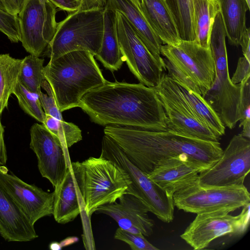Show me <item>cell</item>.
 I'll return each mask as SVG.
<instances>
[{
  "label": "cell",
  "mask_w": 250,
  "mask_h": 250,
  "mask_svg": "<svg viewBox=\"0 0 250 250\" xmlns=\"http://www.w3.org/2000/svg\"><path fill=\"white\" fill-rule=\"evenodd\" d=\"M79 107L95 124L161 131L167 117L154 87L142 83L110 82L86 93Z\"/></svg>",
  "instance_id": "6da1fadb"
},
{
  "label": "cell",
  "mask_w": 250,
  "mask_h": 250,
  "mask_svg": "<svg viewBox=\"0 0 250 250\" xmlns=\"http://www.w3.org/2000/svg\"><path fill=\"white\" fill-rule=\"evenodd\" d=\"M104 131L128 160L147 175L160 160L181 154H186L211 167L221 158L223 151L219 141L202 140L167 129L153 131L107 125Z\"/></svg>",
  "instance_id": "7a4b0ae2"
},
{
  "label": "cell",
  "mask_w": 250,
  "mask_h": 250,
  "mask_svg": "<svg viewBox=\"0 0 250 250\" xmlns=\"http://www.w3.org/2000/svg\"><path fill=\"white\" fill-rule=\"evenodd\" d=\"M94 56L86 51H72L50 60L44 67V79L61 112L79 107L86 93L107 81Z\"/></svg>",
  "instance_id": "3957f363"
},
{
  "label": "cell",
  "mask_w": 250,
  "mask_h": 250,
  "mask_svg": "<svg viewBox=\"0 0 250 250\" xmlns=\"http://www.w3.org/2000/svg\"><path fill=\"white\" fill-rule=\"evenodd\" d=\"M84 210L90 216L100 206L114 203L126 193L131 181L114 162L100 155L71 162Z\"/></svg>",
  "instance_id": "277c9868"
},
{
  "label": "cell",
  "mask_w": 250,
  "mask_h": 250,
  "mask_svg": "<svg viewBox=\"0 0 250 250\" xmlns=\"http://www.w3.org/2000/svg\"><path fill=\"white\" fill-rule=\"evenodd\" d=\"M226 37L219 12L212 25L209 41L215 63V77L211 87L202 97L224 126L232 129L241 119V84L233 83L229 76Z\"/></svg>",
  "instance_id": "5b68a950"
},
{
  "label": "cell",
  "mask_w": 250,
  "mask_h": 250,
  "mask_svg": "<svg viewBox=\"0 0 250 250\" xmlns=\"http://www.w3.org/2000/svg\"><path fill=\"white\" fill-rule=\"evenodd\" d=\"M104 23V8L69 13L58 23L44 55L53 60L70 52L83 50L96 56L101 47Z\"/></svg>",
  "instance_id": "8992f818"
},
{
  "label": "cell",
  "mask_w": 250,
  "mask_h": 250,
  "mask_svg": "<svg viewBox=\"0 0 250 250\" xmlns=\"http://www.w3.org/2000/svg\"><path fill=\"white\" fill-rule=\"evenodd\" d=\"M101 155L114 162L127 173L131 183L126 193L138 198L149 212L162 221L168 223L173 221L174 210L173 197L134 165L117 143L105 134L102 139Z\"/></svg>",
  "instance_id": "52a82bcc"
},
{
  "label": "cell",
  "mask_w": 250,
  "mask_h": 250,
  "mask_svg": "<svg viewBox=\"0 0 250 250\" xmlns=\"http://www.w3.org/2000/svg\"><path fill=\"white\" fill-rule=\"evenodd\" d=\"M197 181L174 193V207L196 214L216 211L230 213L250 203V193L244 184L202 186Z\"/></svg>",
  "instance_id": "ba28073f"
},
{
  "label": "cell",
  "mask_w": 250,
  "mask_h": 250,
  "mask_svg": "<svg viewBox=\"0 0 250 250\" xmlns=\"http://www.w3.org/2000/svg\"><path fill=\"white\" fill-rule=\"evenodd\" d=\"M154 88L165 112L167 129L202 140L219 141L220 137L194 114L176 81L163 73L159 83Z\"/></svg>",
  "instance_id": "9c48e42d"
},
{
  "label": "cell",
  "mask_w": 250,
  "mask_h": 250,
  "mask_svg": "<svg viewBox=\"0 0 250 250\" xmlns=\"http://www.w3.org/2000/svg\"><path fill=\"white\" fill-rule=\"evenodd\" d=\"M250 203L237 216L223 211L197 214L180 237L194 250H199L221 236L242 235L249 225Z\"/></svg>",
  "instance_id": "30bf717a"
},
{
  "label": "cell",
  "mask_w": 250,
  "mask_h": 250,
  "mask_svg": "<svg viewBox=\"0 0 250 250\" xmlns=\"http://www.w3.org/2000/svg\"><path fill=\"white\" fill-rule=\"evenodd\" d=\"M116 14L119 44L124 61L140 83L154 87L166 70L164 65L150 53L125 16L118 11Z\"/></svg>",
  "instance_id": "8fae6325"
},
{
  "label": "cell",
  "mask_w": 250,
  "mask_h": 250,
  "mask_svg": "<svg viewBox=\"0 0 250 250\" xmlns=\"http://www.w3.org/2000/svg\"><path fill=\"white\" fill-rule=\"evenodd\" d=\"M56 13L57 7L49 0H28L18 16L21 42L30 54L41 56L53 39Z\"/></svg>",
  "instance_id": "7c38bea8"
},
{
  "label": "cell",
  "mask_w": 250,
  "mask_h": 250,
  "mask_svg": "<svg viewBox=\"0 0 250 250\" xmlns=\"http://www.w3.org/2000/svg\"><path fill=\"white\" fill-rule=\"evenodd\" d=\"M250 170V139L234 135L213 166L201 172L198 183L202 186L243 185Z\"/></svg>",
  "instance_id": "4fadbf2b"
},
{
  "label": "cell",
  "mask_w": 250,
  "mask_h": 250,
  "mask_svg": "<svg viewBox=\"0 0 250 250\" xmlns=\"http://www.w3.org/2000/svg\"><path fill=\"white\" fill-rule=\"evenodd\" d=\"M160 53L198 86L201 96L212 85L215 72L210 48L202 47L195 41L181 40L176 45H162Z\"/></svg>",
  "instance_id": "5bb4252c"
},
{
  "label": "cell",
  "mask_w": 250,
  "mask_h": 250,
  "mask_svg": "<svg viewBox=\"0 0 250 250\" xmlns=\"http://www.w3.org/2000/svg\"><path fill=\"white\" fill-rule=\"evenodd\" d=\"M30 148L38 159L42 176L54 188L62 182L70 165L68 149L43 124H34L30 129Z\"/></svg>",
  "instance_id": "9a60e30c"
},
{
  "label": "cell",
  "mask_w": 250,
  "mask_h": 250,
  "mask_svg": "<svg viewBox=\"0 0 250 250\" xmlns=\"http://www.w3.org/2000/svg\"><path fill=\"white\" fill-rule=\"evenodd\" d=\"M0 184L33 226L42 218L53 214L54 192L28 184L0 165Z\"/></svg>",
  "instance_id": "2e32d148"
},
{
  "label": "cell",
  "mask_w": 250,
  "mask_h": 250,
  "mask_svg": "<svg viewBox=\"0 0 250 250\" xmlns=\"http://www.w3.org/2000/svg\"><path fill=\"white\" fill-rule=\"evenodd\" d=\"M211 167L186 154L159 161L148 178L170 196L198 180L199 174Z\"/></svg>",
  "instance_id": "e0dca14e"
},
{
  "label": "cell",
  "mask_w": 250,
  "mask_h": 250,
  "mask_svg": "<svg viewBox=\"0 0 250 250\" xmlns=\"http://www.w3.org/2000/svg\"><path fill=\"white\" fill-rule=\"evenodd\" d=\"M116 202L99 207L96 213L105 214L113 219L119 228L126 231L149 236L153 233L154 222L147 208L135 196L125 193Z\"/></svg>",
  "instance_id": "ac0fdd59"
},
{
  "label": "cell",
  "mask_w": 250,
  "mask_h": 250,
  "mask_svg": "<svg viewBox=\"0 0 250 250\" xmlns=\"http://www.w3.org/2000/svg\"><path fill=\"white\" fill-rule=\"evenodd\" d=\"M105 7L124 15L150 53L164 65L160 53L163 43L149 25L141 0H107Z\"/></svg>",
  "instance_id": "d6986e66"
},
{
  "label": "cell",
  "mask_w": 250,
  "mask_h": 250,
  "mask_svg": "<svg viewBox=\"0 0 250 250\" xmlns=\"http://www.w3.org/2000/svg\"><path fill=\"white\" fill-rule=\"evenodd\" d=\"M0 234L8 242H27L38 237L34 226L0 184Z\"/></svg>",
  "instance_id": "ffe728a7"
},
{
  "label": "cell",
  "mask_w": 250,
  "mask_h": 250,
  "mask_svg": "<svg viewBox=\"0 0 250 250\" xmlns=\"http://www.w3.org/2000/svg\"><path fill=\"white\" fill-rule=\"evenodd\" d=\"M54 192L52 215L55 221L62 224L73 221L81 212L82 201L70 165L62 182Z\"/></svg>",
  "instance_id": "44dd1931"
},
{
  "label": "cell",
  "mask_w": 250,
  "mask_h": 250,
  "mask_svg": "<svg viewBox=\"0 0 250 250\" xmlns=\"http://www.w3.org/2000/svg\"><path fill=\"white\" fill-rule=\"evenodd\" d=\"M145 15L164 44L176 45L181 40L165 0H141Z\"/></svg>",
  "instance_id": "7402d4cb"
},
{
  "label": "cell",
  "mask_w": 250,
  "mask_h": 250,
  "mask_svg": "<svg viewBox=\"0 0 250 250\" xmlns=\"http://www.w3.org/2000/svg\"><path fill=\"white\" fill-rule=\"evenodd\" d=\"M95 56L105 68L112 71L119 69L124 62L118 38L116 11L105 7L101 47Z\"/></svg>",
  "instance_id": "603a6c76"
},
{
  "label": "cell",
  "mask_w": 250,
  "mask_h": 250,
  "mask_svg": "<svg viewBox=\"0 0 250 250\" xmlns=\"http://www.w3.org/2000/svg\"><path fill=\"white\" fill-rule=\"evenodd\" d=\"M228 41L240 45L246 27V13L250 10L246 0H217Z\"/></svg>",
  "instance_id": "cb8c5ba5"
},
{
  "label": "cell",
  "mask_w": 250,
  "mask_h": 250,
  "mask_svg": "<svg viewBox=\"0 0 250 250\" xmlns=\"http://www.w3.org/2000/svg\"><path fill=\"white\" fill-rule=\"evenodd\" d=\"M195 41L201 47L209 48V36L214 19L219 12L217 0H193Z\"/></svg>",
  "instance_id": "d4e9b609"
},
{
  "label": "cell",
  "mask_w": 250,
  "mask_h": 250,
  "mask_svg": "<svg viewBox=\"0 0 250 250\" xmlns=\"http://www.w3.org/2000/svg\"><path fill=\"white\" fill-rule=\"evenodd\" d=\"M177 84L181 94L199 120L219 137L224 135L225 126L202 96L188 90L177 83Z\"/></svg>",
  "instance_id": "484cf974"
},
{
  "label": "cell",
  "mask_w": 250,
  "mask_h": 250,
  "mask_svg": "<svg viewBox=\"0 0 250 250\" xmlns=\"http://www.w3.org/2000/svg\"><path fill=\"white\" fill-rule=\"evenodd\" d=\"M22 61L9 54H0V114L7 107L9 98L13 94Z\"/></svg>",
  "instance_id": "4316f807"
},
{
  "label": "cell",
  "mask_w": 250,
  "mask_h": 250,
  "mask_svg": "<svg viewBox=\"0 0 250 250\" xmlns=\"http://www.w3.org/2000/svg\"><path fill=\"white\" fill-rule=\"evenodd\" d=\"M181 40L195 41L193 0H165Z\"/></svg>",
  "instance_id": "83f0119b"
},
{
  "label": "cell",
  "mask_w": 250,
  "mask_h": 250,
  "mask_svg": "<svg viewBox=\"0 0 250 250\" xmlns=\"http://www.w3.org/2000/svg\"><path fill=\"white\" fill-rule=\"evenodd\" d=\"M44 60L30 54L22 59L18 82L29 91L39 95L45 79L43 65Z\"/></svg>",
  "instance_id": "f1b7e54d"
},
{
  "label": "cell",
  "mask_w": 250,
  "mask_h": 250,
  "mask_svg": "<svg viewBox=\"0 0 250 250\" xmlns=\"http://www.w3.org/2000/svg\"><path fill=\"white\" fill-rule=\"evenodd\" d=\"M42 124L57 136L65 148L71 147L82 140V131L76 125L45 115Z\"/></svg>",
  "instance_id": "f546056e"
},
{
  "label": "cell",
  "mask_w": 250,
  "mask_h": 250,
  "mask_svg": "<svg viewBox=\"0 0 250 250\" xmlns=\"http://www.w3.org/2000/svg\"><path fill=\"white\" fill-rule=\"evenodd\" d=\"M13 94L25 113L42 124L44 122L45 114L41 104L39 95L29 91L18 81Z\"/></svg>",
  "instance_id": "4dcf8cb0"
},
{
  "label": "cell",
  "mask_w": 250,
  "mask_h": 250,
  "mask_svg": "<svg viewBox=\"0 0 250 250\" xmlns=\"http://www.w3.org/2000/svg\"><path fill=\"white\" fill-rule=\"evenodd\" d=\"M114 238L127 244L132 250H159L149 242L141 233H132L118 228Z\"/></svg>",
  "instance_id": "1f68e13d"
},
{
  "label": "cell",
  "mask_w": 250,
  "mask_h": 250,
  "mask_svg": "<svg viewBox=\"0 0 250 250\" xmlns=\"http://www.w3.org/2000/svg\"><path fill=\"white\" fill-rule=\"evenodd\" d=\"M41 88L46 92L45 94L41 91L39 94L41 104L45 115H50L60 120H64L62 112L57 105L52 88L45 79L43 81Z\"/></svg>",
  "instance_id": "d6a6232c"
},
{
  "label": "cell",
  "mask_w": 250,
  "mask_h": 250,
  "mask_svg": "<svg viewBox=\"0 0 250 250\" xmlns=\"http://www.w3.org/2000/svg\"><path fill=\"white\" fill-rule=\"evenodd\" d=\"M0 31L12 42H21V36L18 17L0 10Z\"/></svg>",
  "instance_id": "836d02e7"
},
{
  "label": "cell",
  "mask_w": 250,
  "mask_h": 250,
  "mask_svg": "<svg viewBox=\"0 0 250 250\" xmlns=\"http://www.w3.org/2000/svg\"><path fill=\"white\" fill-rule=\"evenodd\" d=\"M163 61L169 78L188 90L201 95L200 88L188 76L166 58H163Z\"/></svg>",
  "instance_id": "e575fe53"
},
{
  "label": "cell",
  "mask_w": 250,
  "mask_h": 250,
  "mask_svg": "<svg viewBox=\"0 0 250 250\" xmlns=\"http://www.w3.org/2000/svg\"><path fill=\"white\" fill-rule=\"evenodd\" d=\"M250 75L241 83V113L243 120H250Z\"/></svg>",
  "instance_id": "d590c367"
},
{
  "label": "cell",
  "mask_w": 250,
  "mask_h": 250,
  "mask_svg": "<svg viewBox=\"0 0 250 250\" xmlns=\"http://www.w3.org/2000/svg\"><path fill=\"white\" fill-rule=\"evenodd\" d=\"M250 60L244 56L239 58L236 70L231 81L234 84L240 83L247 76L250 75Z\"/></svg>",
  "instance_id": "8d00e7d4"
},
{
  "label": "cell",
  "mask_w": 250,
  "mask_h": 250,
  "mask_svg": "<svg viewBox=\"0 0 250 250\" xmlns=\"http://www.w3.org/2000/svg\"><path fill=\"white\" fill-rule=\"evenodd\" d=\"M28 0H0V10L18 16Z\"/></svg>",
  "instance_id": "74e56055"
},
{
  "label": "cell",
  "mask_w": 250,
  "mask_h": 250,
  "mask_svg": "<svg viewBox=\"0 0 250 250\" xmlns=\"http://www.w3.org/2000/svg\"><path fill=\"white\" fill-rule=\"evenodd\" d=\"M79 11H89L103 9L107 0H76Z\"/></svg>",
  "instance_id": "f35d334b"
},
{
  "label": "cell",
  "mask_w": 250,
  "mask_h": 250,
  "mask_svg": "<svg viewBox=\"0 0 250 250\" xmlns=\"http://www.w3.org/2000/svg\"><path fill=\"white\" fill-rule=\"evenodd\" d=\"M57 8L69 13L78 10L76 0H49Z\"/></svg>",
  "instance_id": "ab89813d"
},
{
  "label": "cell",
  "mask_w": 250,
  "mask_h": 250,
  "mask_svg": "<svg viewBox=\"0 0 250 250\" xmlns=\"http://www.w3.org/2000/svg\"><path fill=\"white\" fill-rule=\"evenodd\" d=\"M250 29L247 28L241 38L240 45L241 46L243 56L250 60Z\"/></svg>",
  "instance_id": "60d3db41"
},
{
  "label": "cell",
  "mask_w": 250,
  "mask_h": 250,
  "mask_svg": "<svg viewBox=\"0 0 250 250\" xmlns=\"http://www.w3.org/2000/svg\"><path fill=\"white\" fill-rule=\"evenodd\" d=\"M7 159L6 149L4 140V128L0 118V165H5Z\"/></svg>",
  "instance_id": "b9f144b4"
},
{
  "label": "cell",
  "mask_w": 250,
  "mask_h": 250,
  "mask_svg": "<svg viewBox=\"0 0 250 250\" xmlns=\"http://www.w3.org/2000/svg\"><path fill=\"white\" fill-rule=\"evenodd\" d=\"M247 0V1L249 5H250V0Z\"/></svg>",
  "instance_id": "7bdbcfd3"
},
{
  "label": "cell",
  "mask_w": 250,
  "mask_h": 250,
  "mask_svg": "<svg viewBox=\"0 0 250 250\" xmlns=\"http://www.w3.org/2000/svg\"><path fill=\"white\" fill-rule=\"evenodd\" d=\"M1 114H0V116Z\"/></svg>",
  "instance_id": "ee69618b"
}]
</instances>
